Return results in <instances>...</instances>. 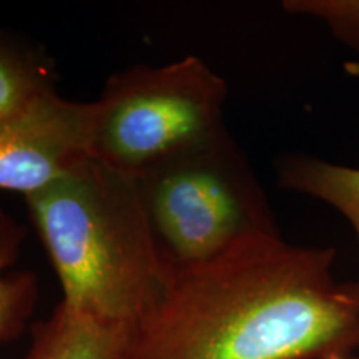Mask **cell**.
I'll use <instances>...</instances> for the list:
<instances>
[{
    "label": "cell",
    "instance_id": "277c9868",
    "mask_svg": "<svg viewBox=\"0 0 359 359\" xmlns=\"http://www.w3.org/2000/svg\"><path fill=\"white\" fill-rule=\"evenodd\" d=\"M170 268L208 262L255 235H280L264 190L231 135L137 178Z\"/></svg>",
    "mask_w": 359,
    "mask_h": 359
},
{
    "label": "cell",
    "instance_id": "6da1fadb",
    "mask_svg": "<svg viewBox=\"0 0 359 359\" xmlns=\"http://www.w3.org/2000/svg\"><path fill=\"white\" fill-rule=\"evenodd\" d=\"M334 262L330 246L255 235L170 268L125 359H359V283Z\"/></svg>",
    "mask_w": 359,
    "mask_h": 359
},
{
    "label": "cell",
    "instance_id": "8992f818",
    "mask_svg": "<svg viewBox=\"0 0 359 359\" xmlns=\"http://www.w3.org/2000/svg\"><path fill=\"white\" fill-rule=\"evenodd\" d=\"M130 330L58 303L50 318L32 326L22 359H125Z\"/></svg>",
    "mask_w": 359,
    "mask_h": 359
},
{
    "label": "cell",
    "instance_id": "3957f363",
    "mask_svg": "<svg viewBox=\"0 0 359 359\" xmlns=\"http://www.w3.org/2000/svg\"><path fill=\"white\" fill-rule=\"evenodd\" d=\"M226 97L224 79L195 55L116 72L93 100L92 156L142 177L228 135Z\"/></svg>",
    "mask_w": 359,
    "mask_h": 359
},
{
    "label": "cell",
    "instance_id": "9c48e42d",
    "mask_svg": "<svg viewBox=\"0 0 359 359\" xmlns=\"http://www.w3.org/2000/svg\"><path fill=\"white\" fill-rule=\"evenodd\" d=\"M50 93H55V77L48 60L0 35V122L24 114Z\"/></svg>",
    "mask_w": 359,
    "mask_h": 359
},
{
    "label": "cell",
    "instance_id": "5b68a950",
    "mask_svg": "<svg viewBox=\"0 0 359 359\" xmlns=\"http://www.w3.org/2000/svg\"><path fill=\"white\" fill-rule=\"evenodd\" d=\"M93 115V102L55 92L0 122V190L27 198L92 156Z\"/></svg>",
    "mask_w": 359,
    "mask_h": 359
},
{
    "label": "cell",
    "instance_id": "30bf717a",
    "mask_svg": "<svg viewBox=\"0 0 359 359\" xmlns=\"http://www.w3.org/2000/svg\"><path fill=\"white\" fill-rule=\"evenodd\" d=\"M283 11L320 20L336 40L359 55V0H286Z\"/></svg>",
    "mask_w": 359,
    "mask_h": 359
},
{
    "label": "cell",
    "instance_id": "7a4b0ae2",
    "mask_svg": "<svg viewBox=\"0 0 359 359\" xmlns=\"http://www.w3.org/2000/svg\"><path fill=\"white\" fill-rule=\"evenodd\" d=\"M25 203L67 308L132 327L160 298L170 266L137 178L87 156Z\"/></svg>",
    "mask_w": 359,
    "mask_h": 359
},
{
    "label": "cell",
    "instance_id": "52a82bcc",
    "mask_svg": "<svg viewBox=\"0 0 359 359\" xmlns=\"http://www.w3.org/2000/svg\"><path fill=\"white\" fill-rule=\"evenodd\" d=\"M278 180L286 190L338 210L351 224L359 245V168L296 155L278 163Z\"/></svg>",
    "mask_w": 359,
    "mask_h": 359
},
{
    "label": "cell",
    "instance_id": "ba28073f",
    "mask_svg": "<svg viewBox=\"0 0 359 359\" xmlns=\"http://www.w3.org/2000/svg\"><path fill=\"white\" fill-rule=\"evenodd\" d=\"M24 240V228L0 206V344L15 341L24 333L39 303L34 273H7L19 262Z\"/></svg>",
    "mask_w": 359,
    "mask_h": 359
}]
</instances>
